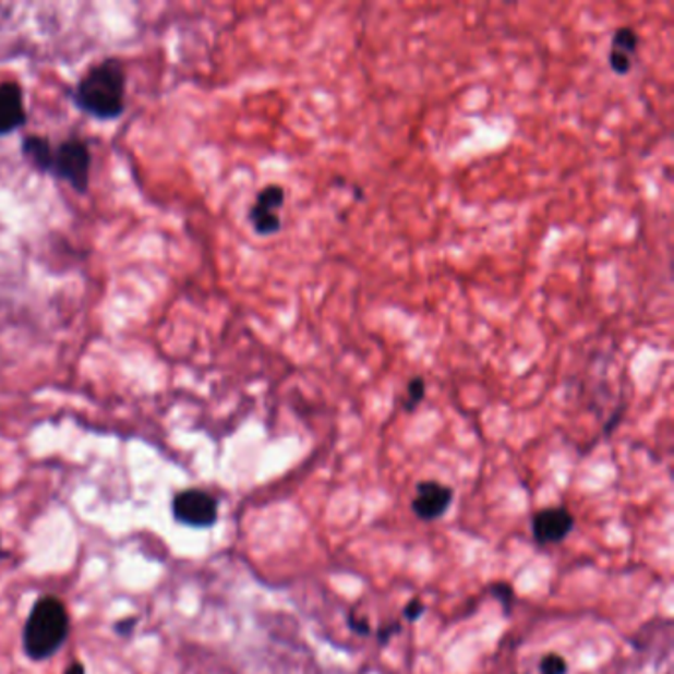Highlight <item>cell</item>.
Masks as SVG:
<instances>
[{"label":"cell","instance_id":"9","mask_svg":"<svg viewBox=\"0 0 674 674\" xmlns=\"http://www.w3.org/2000/svg\"><path fill=\"white\" fill-rule=\"evenodd\" d=\"M637 48H639V36L633 28H619L613 34L607 62L615 74L627 75L631 72Z\"/></svg>","mask_w":674,"mask_h":674},{"label":"cell","instance_id":"1","mask_svg":"<svg viewBox=\"0 0 674 674\" xmlns=\"http://www.w3.org/2000/svg\"><path fill=\"white\" fill-rule=\"evenodd\" d=\"M70 631L72 622L65 603L58 595H40L22 627V653L32 663H46L62 651Z\"/></svg>","mask_w":674,"mask_h":674},{"label":"cell","instance_id":"14","mask_svg":"<svg viewBox=\"0 0 674 674\" xmlns=\"http://www.w3.org/2000/svg\"><path fill=\"white\" fill-rule=\"evenodd\" d=\"M423 612H425V605H423L420 600H411L408 605H406V610H404V617L408 619V622H418L420 617H422Z\"/></svg>","mask_w":674,"mask_h":674},{"label":"cell","instance_id":"17","mask_svg":"<svg viewBox=\"0 0 674 674\" xmlns=\"http://www.w3.org/2000/svg\"><path fill=\"white\" fill-rule=\"evenodd\" d=\"M398 631H400V625H398V623H394L392 627H386V629H382V631L378 633L380 643H388L392 637H394V635H396V633Z\"/></svg>","mask_w":674,"mask_h":674},{"label":"cell","instance_id":"2","mask_svg":"<svg viewBox=\"0 0 674 674\" xmlns=\"http://www.w3.org/2000/svg\"><path fill=\"white\" fill-rule=\"evenodd\" d=\"M127 75L119 60H104L94 65L75 85V107L99 121H113L125 113Z\"/></svg>","mask_w":674,"mask_h":674},{"label":"cell","instance_id":"12","mask_svg":"<svg viewBox=\"0 0 674 674\" xmlns=\"http://www.w3.org/2000/svg\"><path fill=\"white\" fill-rule=\"evenodd\" d=\"M566 671H568V664L559 654H546L540 661V674H566Z\"/></svg>","mask_w":674,"mask_h":674},{"label":"cell","instance_id":"16","mask_svg":"<svg viewBox=\"0 0 674 674\" xmlns=\"http://www.w3.org/2000/svg\"><path fill=\"white\" fill-rule=\"evenodd\" d=\"M348 625H350L352 631L359 633L362 637L370 635L369 622H366V619H354V617H350V619H348Z\"/></svg>","mask_w":674,"mask_h":674},{"label":"cell","instance_id":"8","mask_svg":"<svg viewBox=\"0 0 674 674\" xmlns=\"http://www.w3.org/2000/svg\"><path fill=\"white\" fill-rule=\"evenodd\" d=\"M26 106H24V92L16 82L0 84V137L11 135L26 125Z\"/></svg>","mask_w":674,"mask_h":674},{"label":"cell","instance_id":"5","mask_svg":"<svg viewBox=\"0 0 674 674\" xmlns=\"http://www.w3.org/2000/svg\"><path fill=\"white\" fill-rule=\"evenodd\" d=\"M285 204V189L279 184H269L260 190L257 198L253 202L252 210L248 214L253 232L257 236H274L281 230V216L279 212Z\"/></svg>","mask_w":674,"mask_h":674},{"label":"cell","instance_id":"19","mask_svg":"<svg viewBox=\"0 0 674 674\" xmlns=\"http://www.w3.org/2000/svg\"><path fill=\"white\" fill-rule=\"evenodd\" d=\"M7 558V552L2 550V540H0V559Z\"/></svg>","mask_w":674,"mask_h":674},{"label":"cell","instance_id":"10","mask_svg":"<svg viewBox=\"0 0 674 674\" xmlns=\"http://www.w3.org/2000/svg\"><path fill=\"white\" fill-rule=\"evenodd\" d=\"M22 157L31 163L34 169L44 174H50L52 170L53 148L50 141L40 135H26L22 139Z\"/></svg>","mask_w":674,"mask_h":674},{"label":"cell","instance_id":"15","mask_svg":"<svg viewBox=\"0 0 674 674\" xmlns=\"http://www.w3.org/2000/svg\"><path fill=\"white\" fill-rule=\"evenodd\" d=\"M495 598L503 601V607H505V612H510V605H513V601H515V593L513 590L505 586V583H498L495 586Z\"/></svg>","mask_w":674,"mask_h":674},{"label":"cell","instance_id":"13","mask_svg":"<svg viewBox=\"0 0 674 674\" xmlns=\"http://www.w3.org/2000/svg\"><path fill=\"white\" fill-rule=\"evenodd\" d=\"M137 615L123 617V619H119V622L113 625V633H116L117 637H121V639H131V637H133V633L137 629Z\"/></svg>","mask_w":674,"mask_h":674},{"label":"cell","instance_id":"18","mask_svg":"<svg viewBox=\"0 0 674 674\" xmlns=\"http://www.w3.org/2000/svg\"><path fill=\"white\" fill-rule=\"evenodd\" d=\"M63 674H87V669L82 661H74V663L68 664V669L63 671Z\"/></svg>","mask_w":674,"mask_h":674},{"label":"cell","instance_id":"4","mask_svg":"<svg viewBox=\"0 0 674 674\" xmlns=\"http://www.w3.org/2000/svg\"><path fill=\"white\" fill-rule=\"evenodd\" d=\"M89 170H92V153L82 139H68L62 145L53 148L52 170L50 177L65 180L75 192L85 194L89 189Z\"/></svg>","mask_w":674,"mask_h":674},{"label":"cell","instance_id":"6","mask_svg":"<svg viewBox=\"0 0 674 674\" xmlns=\"http://www.w3.org/2000/svg\"><path fill=\"white\" fill-rule=\"evenodd\" d=\"M454 503V491L437 481H423L416 486V496L411 508L422 520H437Z\"/></svg>","mask_w":674,"mask_h":674},{"label":"cell","instance_id":"7","mask_svg":"<svg viewBox=\"0 0 674 674\" xmlns=\"http://www.w3.org/2000/svg\"><path fill=\"white\" fill-rule=\"evenodd\" d=\"M574 530V517L568 508L554 506L540 510L532 520V534L538 544H559Z\"/></svg>","mask_w":674,"mask_h":674},{"label":"cell","instance_id":"11","mask_svg":"<svg viewBox=\"0 0 674 674\" xmlns=\"http://www.w3.org/2000/svg\"><path fill=\"white\" fill-rule=\"evenodd\" d=\"M425 398V380L422 376H416L410 380L408 388H406V400H404V410L413 411Z\"/></svg>","mask_w":674,"mask_h":674},{"label":"cell","instance_id":"3","mask_svg":"<svg viewBox=\"0 0 674 674\" xmlns=\"http://www.w3.org/2000/svg\"><path fill=\"white\" fill-rule=\"evenodd\" d=\"M220 513L218 498L204 489H184L170 501V515L180 527L208 530L216 527Z\"/></svg>","mask_w":674,"mask_h":674}]
</instances>
